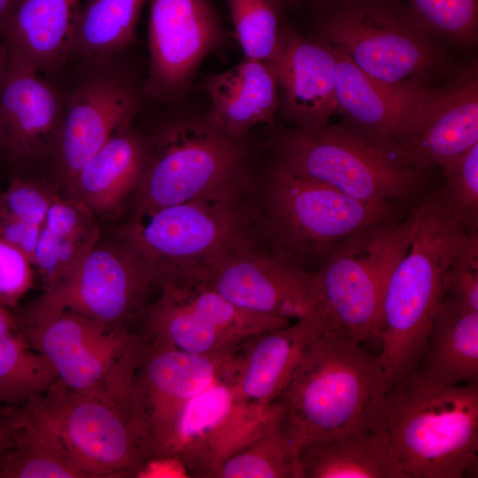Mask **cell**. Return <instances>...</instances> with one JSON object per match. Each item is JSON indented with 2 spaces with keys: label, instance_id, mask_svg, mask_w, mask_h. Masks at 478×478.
I'll return each mask as SVG.
<instances>
[{
  "label": "cell",
  "instance_id": "obj_26",
  "mask_svg": "<svg viewBox=\"0 0 478 478\" xmlns=\"http://www.w3.org/2000/svg\"><path fill=\"white\" fill-rule=\"evenodd\" d=\"M415 370L439 384L478 383V310L445 294Z\"/></svg>",
  "mask_w": 478,
  "mask_h": 478
},
{
  "label": "cell",
  "instance_id": "obj_45",
  "mask_svg": "<svg viewBox=\"0 0 478 478\" xmlns=\"http://www.w3.org/2000/svg\"><path fill=\"white\" fill-rule=\"evenodd\" d=\"M286 1L289 2V3L296 4V3H298L301 0H286Z\"/></svg>",
  "mask_w": 478,
  "mask_h": 478
},
{
  "label": "cell",
  "instance_id": "obj_46",
  "mask_svg": "<svg viewBox=\"0 0 478 478\" xmlns=\"http://www.w3.org/2000/svg\"><path fill=\"white\" fill-rule=\"evenodd\" d=\"M316 1H318V2H324V1H326V0H316Z\"/></svg>",
  "mask_w": 478,
  "mask_h": 478
},
{
  "label": "cell",
  "instance_id": "obj_38",
  "mask_svg": "<svg viewBox=\"0 0 478 478\" xmlns=\"http://www.w3.org/2000/svg\"><path fill=\"white\" fill-rule=\"evenodd\" d=\"M35 269L19 250L0 238V303L14 309L33 288Z\"/></svg>",
  "mask_w": 478,
  "mask_h": 478
},
{
  "label": "cell",
  "instance_id": "obj_4",
  "mask_svg": "<svg viewBox=\"0 0 478 478\" xmlns=\"http://www.w3.org/2000/svg\"><path fill=\"white\" fill-rule=\"evenodd\" d=\"M408 248L386 286L380 339L389 354L405 358L425 351L450 269L473 230L442 185L422 192L412 205Z\"/></svg>",
  "mask_w": 478,
  "mask_h": 478
},
{
  "label": "cell",
  "instance_id": "obj_23",
  "mask_svg": "<svg viewBox=\"0 0 478 478\" xmlns=\"http://www.w3.org/2000/svg\"><path fill=\"white\" fill-rule=\"evenodd\" d=\"M318 333L315 320L308 315L295 324L265 331L248 340L235 374V390L241 400L255 411H266Z\"/></svg>",
  "mask_w": 478,
  "mask_h": 478
},
{
  "label": "cell",
  "instance_id": "obj_27",
  "mask_svg": "<svg viewBox=\"0 0 478 478\" xmlns=\"http://www.w3.org/2000/svg\"><path fill=\"white\" fill-rule=\"evenodd\" d=\"M299 478H406L377 423L298 450Z\"/></svg>",
  "mask_w": 478,
  "mask_h": 478
},
{
  "label": "cell",
  "instance_id": "obj_22",
  "mask_svg": "<svg viewBox=\"0 0 478 478\" xmlns=\"http://www.w3.org/2000/svg\"><path fill=\"white\" fill-rule=\"evenodd\" d=\"M203 89L211 102L203 118L221 134L243 142L252 127H274L279 92L266 62L244 58L228 70L210 75Z\"/></svg>",
  "mask_w": 478,
  "mask_h": 478
},
{
  "label": "cell",
  "instance_id": "obj_8",
  "mask_svg": "<svg viewBox=\"0 0 478 478\" xmlns=\"http://www.w3.org/2000/svg\"><path fill=\"white\" fill-rule=\"evenodd\" d=\"M16 314L19 333L50 361L63 385L126 400L143 348L139 334L37 299Z\"/></svg>",
  "mask_w": 478,
  "mask_h": 478
},
{
  "label": "cell",
  "instance_id": "obj_32",
  "mask_svg": "<svg viewBox=\"0 0 478 478\" xmlns=\"http://www.w3.org/2000/svg\"><path fill=\"white\" fill-rule=\"evenodd\" d=\"M58 380L50 361L19 331L0 338V408L23 406Z\"/></svg>",
  "mask_w": 478,
  "mask_h": 478
},
{
  "label": "cell",
  "instance_id": "obj_6",
  "mask_svg": "<svg viewBox=\"0 0 478 478\" xmlns=\"http://www.w3.org/2000/svg\"><path fill=\"white\" fill-rule=\"evenodd\" d=\"M316 37L371 77L395 85L434 83L455 68L440 40L403 0H326Z\"/></svg>",
  "mask_w": 478,
  "mask_h": 478
},
{
  "label": "cell",
  "instance_id": "obj_42",
  "mask_svg": "<svg viewBox=\"0 0 478 478\" xmlns=\"http://www.w3.org/2000/svg\"><path fill=\"white\" fill-rule=\"evenodd\" d=\"M9 439L0 423V468L9 450Z\"/></svg>",
  "mask_w": 478,
  "mask_h": 478
},
{
  "label": "cell",
  "instance_id": "obj_44",
  "mask_svg": "<svg viewBox=\"0 0 478 478\" xmlns=\"http://www.w3.org/2000/svg\"><path fill=\"white\" fill-rule=\"evenodd\" d=\"M8 56V49L6 44L2 41L0 42V85L1 80L4 74L6 59Z\"/></svg>",
  "mask_w": 478,
  "mask_h": 478
},
{
  "label": "cell",
  "instance_id": "obj_13",
  "mask_svg": "<svg viewBox=\"0 0 478 478\" xmlns=\"http://www.w3.org/2000/svg\"><path fill=\"white\" fill-rule=\"evenodd\" d=\"M235 364L194 397L180 414L163 460L179 463L188 476L208 478L211 472L255 435L274 410L247 406L235 390Z\"/></svg>",
  "mask_w": 478,
  "mask_h": 478
},
{
  "label": "cell",
  "instance_id": "obj_39",
  "mask_svg": "<svg viewBox=\"0 0 478 478\" xmlns=\"http://www.w3.org/2000/svg\"><path fill=\"white\" fill-rule=\"evenodd\" d=\"M445 294H451L478 310V231L472 232L455 258Z\"/></svg>",
  "mask_w": 478,
  "mask_h": 478
},
{
  "label": "cell",
  "instance_id": "obj_25",
  "mask_svg": "<svg viewBox=\"0 0 478 478\" xmlns=\"http://www.w3.org/2000/svg\"><path fill=\"white\" fill-rule=\"evenodd\" d=\"M0 423L10 443L0 478H89L30 403L0 408Z\"/></svg>",
  "mask_w": 478,
  "mask_h": 478
},
{
  "label": "cell",
  "instance_id": "obj_12",
  "mask_svg": "<svg viewBox=\"0 0 478 478\" xmlns=\"http://www.w3.org/2000/svg\"><path fill=\"white\" fill-rule=\"evenodd\" d=\"M244 344L232 351L197 354L143 342L127 401L144 432L154 461L164 459L187 404L235 364Z\"/></svg>",
  "mask_w": 478,
  "mask_h": 478
},
{
  "label": "cell",
  "instance_id": "obj_19",
  "mask_svg": "<svg viewBox=\"0 0 478 478\" xmlns=\"http://www.w3.org/2000/svg\"><path fill=\"white\" fill-rule=\"evenodd\" d=\"M138 110L134 91L110 77H96L72 95L57 139L60 177L70 194L85 163L115 134L129 127Z\"/></svg>",
  "mask_w": 478,
  "mask_h": 478
},
{
  "label": "cell",
  "instance_id": "obj_7",
  "mask_svg": "<svg viewBox=\"0 0 478 478\" xmlns=\"http://www.w3.org/2000/svg\"><path fill=\"white\" fill-rule=\"evenodd\" d=\"M266 204L273 255L306 273L317 270L349 235L412 207L353 199L278 162L267 180Z\"/></svg>",
  "mask_w": 478,
  "mask_h": 478
},
{
  "label": "cell",
  "instance_id": "obj_3",
  "mask_svg": "<svg viewBox=\"0 0 478 478\" xmlns=\"http://www.w3.org/2000/svg\"><path fill=\"white\" fill-rule=\"evenodd\" d=\"M377 426L406 478L477 474L478 383L439 384L414 370L389 387Z\"/></svg>",
  "mask_w": 478,
  "mask_h": 478
},
{
  "label": "cell",
  "instance_id": "obj_11",
  "mask_svg": "<svg viewBox=\"0 0 478 478\" xmlns=\"http://www.w3.org/2000/svg\"><path fill=\"white\" fill-rule=\"evenodd\" d=\"M29 403L55 428L89 478L136 477L154 462L127 400L73 390L58 380Z\"/></svg>",
  "mask_w": 478,
  "mask_h": 478
},
{
  "label": "cell",
  "instance_id": "obj_37",
  "mask_svg": "<svg viewBox=\"0 0 478 478\" xmlns=\"http://www.w3.org/2000/svg\"><path fill=\"white\" fill-rule=\"evenodd\" d=\"M57 195L45 185L15 178L0 194V214L42 227Z\"/></svg>",
  "mask_w": 478,
  "mask_h": 478
},
{
  "label": "cell",
  "instance_id": "obj_16",
  "mask_svg": "<svg viewBox=\"0 0 478 478\" xmlns=\"http://www.w3.org/2000/svg\"><path fill=\"white\" fill-rule=\"evenodd\" d=\"M194 274L236 306L255 313L298 320L313 307L311 273L255 251L248 243Z\"/></svg>",
  "mask_w": 478,
  "mask_h": 478
},
{
  "label": "cell",
  "instance_id": "obj_17",
  "mask_svg": "<svg viewBox=\"0 0 478 478\" xmlns=\"http://www.w3.org/2000/svg\"><path fill=\"white\" fill-rule=\"evenodd\" d=\"M478 143V68L472 61L444 81L426 86L405 145L412 158L434 169Z\"/></svg>",
  "mask_w": 478,
  "mask_h": 478
},
{
  "label": "cell",
  "instance_id": "obj_1",
  "mask_svg": "<svg viewBox=\"0 0 478 478\" xmlns=\"http://www.w3.org/2000/svg\"><path fill=\"white\" fill-rule=\"evenodd\" d=\"M271 145L276 162L361 202L411 207L432 181L401 143L347 119L277 130Z\"/></svg>",
  "mask_w": 478,
  "mask_h": 478
},
{
  "label": "cell",
  "instance_id": "obj_33",
  "mask_svg": "<svg viewBox=\"0 0 478 478\" xmlns=\"http://www.w3.org/2000/svg\"><path fill=\"white\" fill-rule=\"evenodd\" d=\"M244 58L267 62L278 43L281 0H227Z\"/></svg>",
  "mask_w": 478,
  "mask_h": 478
},
{
  "label": "cell",
  "instance_id": "obj_36",
  "mask_svg": "<svg viewBox=\"0 0 478 478\" xmlns=\"http://www.w3.org/2000/svg\"><path fill=\"white\" fill-rule=\"evenodd\" d=\"M443 187L473 230H478V143L440 167Z\"/></svg>",
  "mask_w": 478,
  "mask_h": 478
},
{
  "label": "cell",
  "instance_id": "obj_21",
  "mask_svg": "<svg viewBox=\"0 0 478 478\" xmlns=\"http://www.w3.org/2000/svg\"><path fill=\"white\" fill-rule=\"evenodd\" d=\"M334 50L338 111L352 123L390 137L405 147L415 108L428 85L382 82L364 73L343 53Z\"/></svg>",
  "mask_w": 478,
  "mask_h": 478
},
{
  "label": "cell",
  "instance_id": "obj_14",
  "mask_svg": "<svg viewBox=\"0 0 478 478\" xmlns=\"http://www.w3.org/2000/svg\"><path fill=\"white\" fill-rule=\"evenodd\" d=\"M225 40L209 0H150L145 89L159 99L182 96L200 63Z\"/></svg>",
  "mask_w": 478,
  "mask_h": 478
},
{
  "label": "cell",
  "instance_id": "obj_41",
  "mask_svg": "<svg viewBox=\"0 0 478 478\" xmlns=\"http://www.w3.org/2000/svg\"><path fill=\"white\" fill-rule=\"evenodd\" d=\"M19 332V322L13 309L0 303V338Z\"/></svg>",
  "mask_w": 478,
  "mask_h": 478
},
{
  "label": "cell",
  "instance_id": "obj_10",
  "mask_svg": "<svg viewBox=\"0 0 478 478\" xmlns=\"http://www.w3.org/2000/svg\"><path fill=\"white\" fill-rule=\"evenodd\" d=\"M246 166L243 142L221 134L204 118L177 120L146 147L135 189V211L236 189Z\"/></svg>",
  "mask_w": 478,
  "mask_h": 478
},
{
  "label": "cell",
  "instance_id": "obj_20",
  "mask_svg": "<svg viewBox=\"0 0 478 478\" xmlns=\"http://www.w3.org/2000/svg\"><path fill=\"white\" fill-rule=\"evenodd\" d=\"M63 114L58 95L40 71L8 50L0 85L3 154L12 161L37 156L57 142Z\"/></svg>",
  "mask_w": 478,
  "mask_h": 478
},
{
  "label": "cell",
  "instance_id": "obj_2",
  "mask_svg": "<svg viewBox=\"0 0 478 478\" xmlns=\"http://www.w3.org/2000/svg\"><path fill=\"white\" fill-rule=\"evenodd\" d=\"M387 390L378 356L318 333L274 401L281 426L299 450L374 427Z\"/></svg>",
  "mask_w": 478,
  "mask_h": 478
},
{
  "label": "cell",
  "instance_id": "obj_30",
  "mask_svg": "<svg viewBox=\"0 0 478 478\" xmlns=\"http://www.w3.org/2000/svg\"><path fill=\"white\" fill-rule=\"evenodd\" d=\"M263 427L208 478H299L298 449L280 423V406Z\"/></svg>",
  "mask_w": 478,
  "mask_h": 478
},
{
  "label": "cell",
  "instance_id": "obj_31",
  "mask_svg": "<svg viewBox=\"0 0 478 478\" xmlns=\"http://www.w3.org/2000/svg\"><path fill=\"white\" fill-rule=\"evenodd\" d=\"M145 0H87L81 6L73 50L102 58L123 50L135 39Z\"/></svg>",
  "mask_w": 478,
  "mask_h": 478
},
{
  "label": "cell",
  "instance_id": "obj_15",
  "mask_svg": "<svg viewBox=\"0 0 478 478\" xmlns=\"http://www.w3.org/2000/svg\"><path fill=\"white\" fill-rule=\"evenodd\" d=\"M156 281L125 243L96 244L61 286L43 291L42 304L68 308L108 325L126 323L143 310Z\"/></svg>",
  "mask_w": 478,
  "mask_h": 478
},
{
  "label": "cell",
  "instance_id": "obj_40",
  "mask_svg": "<svg viewBox=\"0 0 478 478\" xmlns=\"http://www.w3.org/2000/svg\"><path fill=\"white\" fill-rule=\"evenodd\" d=\"M42 227L0 214V238L24 253L32 264Z\"/></svg>",
  "mask_w": 478,
  "mask_h": 478
},
{
  "label": "cell",
  "instance_id": "obj_5",
  "mask_svg": "<svg viewBox=\"0 0 478 478\" xmlns=\"http://www.w3.org/2000/svg\"><path fill=\"white\" fill-rule=\"evenodd\" d=\"M412 225V206L349 235L311 273L310 315L320 334L358 344L379 337L388 280L408 248Z\"/></svg>",
  "mask_w": 478,
  "mask_h": 478
},
{
  "label": "cell",
  "instance_id": "obj_24",
  "mask_svg": "<svg viewBox=\"0 0 478 478\" xmlns=\"http://www.w3.org/2000/svg\"><path fill=\"white\" fill-rule=\"evenodd\" d=\"M80 0H16L0 26L8 50L40 72L63 62L73 48Z\"/></svg>",
  "mask_w": 478,
  "mask_h": 478
},
{
  "label": "cell",
  "instance_id": "obj_29",
  "mask_svg": "<svg viewBox=\"0 0 478 478\" xmlns=\"http://www.w3.org/2000/svg\"><path fill=\"white\" fill-rule=\"evenodd\" d=\"M146 147L129 127L120 130L81 167L69 197L95 215L112 213L135 190Z\"/></svg>",
  "mask_w": 478,
  "mask_h": 478
},
{
  "label": "cell",
  "instance_id": "obj_28",
  "mask_svg": "<svg viewBox=\"0 0 478 478\" xmlns=\"http://www.w3.org/2000/svg\"><path fill=\"white\" fill-rule=\"evenodd\" d=\"M158 288V298L143 313V331L139 335L145 343L213 354L239 349L246 343L236 341L215 327L185 297L173 281H165Z\"/></svg>",
  "mask_w": 478,
  "mask_h": 478
},
{
  "label": "cell",
  "instance_id": "obj_35",
  "mask_svg": "<svg viewBox=\"0 0 478 478\" xmlns=\"http://www.w3.org/2000/svg\"><path fill=\"white\" fill-rule=\"evenodd\" d=\"M98 237L99 232L61 235L42 227L33 266L41 278L43 291L65 283L97 243Z\"/></svg>",
  "mask_w": 478,
  "mask_h": 478
},
{
  "label": "cell",
  "instance_id": "obj_43",
  "mask_svg": "<svg viewBox=\"0 0 478 478\" xmlns=\"http://www.w3.org/2000/svg\"><path fill=\"white\" fill-rule=\"evenodd\" d=\"M16 0H0V26L7 17Z\"/></svg>",
  "mask_w": 478,
  "mask_h": 478
},
{
  "label": "cell",
  "instance_id": "obj_18",
  "mask_svg": "<svg viewBox=\"0 0 478 478\" xmlns=\"http://www.w3.org/2000/svg\"><path fill=\"white\" fill-rule=\"evenodd\" d=\"M266 63L274 76L278 111L285 120L297 127L329 124L331 116L338 112L333 48L282 25L277 47Z\"/></svg>",
  "mask_w": 478,
  "mask_h": 478
},
{
  "label": "cell",
  "instance_id": "obj_34",
  "mask_svg": "<svg viewBox=\"0 0 478 478\" xmlns=\"http://www.w3.org/2000/svg\"><path fill=\"white\" fill-rule=\"evenodd\" d=\"M439 40L473 49L478 39V0H403Z\"/></svg>",
  "mask_w": 478,
  "mask_h": 478
},
{
  "label": "cell",
  "instance_id": "obj_9",
  "mask_svg": "<svg viewBox=\"0 0 478 478\" xmlns=\"http://www.w3.org/2000/svg\"><path fill=\"white\" fill-rule=\"evenodd\" d=\"M231 189L151 210L135 211L120 234L157 286L197 273L247 243Z\"/></svg>",
  "mask_w": 478,
  "mask_h": 478
}]
</instances>
